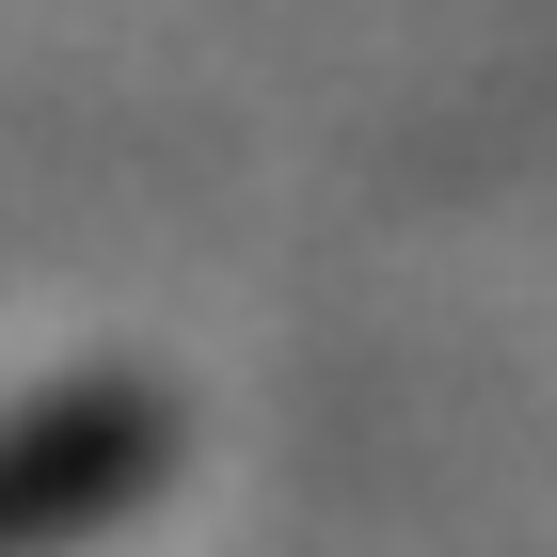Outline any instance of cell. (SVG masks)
Listing matches in <instances>:
<instances>
[{
  "label": "cell",
  "instance_id": "obj_1",
  "mask_svg": "<svg viewBox=\"0 0 557 557\" xmlns=\"http://www.w3.org/2000/svg\"><path fill=\"white\" fill-rule=\"evenodd\" d=\"M175 478V398L160 383H64L0 414V557H64L96 525H128Z\"/></svg>",
  "mask_w": 557,
  "mask_h": 557
}]
</instances>
